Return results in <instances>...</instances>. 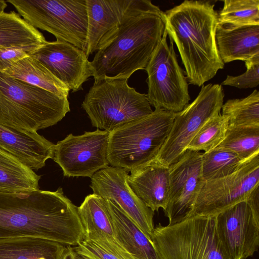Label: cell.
<instances>
[{"label": "cell", "instance_id": "1", "mask_svg": "<svg viewBox=\"0 0 259 259\" xmlns=\"http://www.w3.org/2000/svg\"><path fill=\"white\" fill-rule=\"evenodd\" d=\"M84 236L77 207L62 188L0 192V239L32 237L76 246Z\"/></svg>", "mask_w": 259, "mask_h": 259}, {"label": "cell", "instance_id": "2", "mask_svg": "<svg viewBox=\"0 0 259 259\" xmlns=\"http://www.w3.org/2000/svg\"><path fill=\"white\" fill-rule=\"evenodd\" d=\"M164 29V12L158 7L151 1L132 0L113 38L91 61L94 80L128 79L145 70Z\"/></svg>", "mask_w": 259, "mask_h": 259}, {"label": "cell", "instance_id": "3", "mask_svg": "<svg viewBox=\"0 0 259 259\" xmlns=\"http://www.w3.org/2000/svg\"><path fill=\"white\" fill-rule=\"evenodd\" d=\"M214 6L210 1L186 0L164 13L165 29L179 50L187 81L198 87L224 67L216 43L219 23Z\"/></svg>", "mask_w": 259, "mask_h": 259}, {"label": "cell", "instance_id": "4", "mask_svg": "<svg viewBox=\"0 0 259 259\" xmlns=\"http://www.w3.org/2000/svg\"><path fill=\"white\" fill-rule=\"evenodd\" d=\"M70 111L68 98L0 71V123L19 131L34 133L56 124Z\"/></svg>", "mask_w": 259, "mask_h": 259}, {"label": "cell", "instance_id": "5", "mask_svg": "<svg viewBox=\"0 0 259 259\" xmlns=\"http://www.w3.org/2000/svg\"><path fill=\"white\" fill-rule=\"evenodd\" d=\"M175 115L155 109L150 114L110 132L107 151L109 164L131 171L153 159L168 136Z\"/></svg>", "mask_w": 259, "mask_h": 259}, {"label": "cell", "instance_id": "6", "mask_svg": "<svg viewBox=\"0 0 259 259\" xmlns=\"http://www.w3.org/2000/svg\"><path fill=\"white\" fill-rule=\"evenodd\" d=\"M152 244L163 259H231L219 236L216 215L189 217L154 228Z\"/></svg>", "mask_w": 259, "mask_h": 259}, {"label": "cell", "instance_id": "7", "mask_svg": "<svg viewBox=\"0 0 259 259\" xmlns=\"http://www.w3.org/2000/svg\"><path fill=\"white\" fill-rule=\"evenodd\" d=\"M127 80H94L81 104L93 126L110 133L152 113L146 94L130 87Z\"/></svg>", "mask_w": 259, "mask_h": 259}, {"label": "cell", "instance_id": "8", "mask_svg": "<svg viewBox=\"0 0 259 259\" xmlns=\"http://www.w3.org/2000/svg\"><path fill=\"white\" fill-rule=\"evenodd\" d=\"M35 28L54 35L85 52L88 14L86 0H8Z\"/></svg>", "mask_w": 259, "mask_h": 259}, {"label": "cell", "instance_id": "9", "mask_svg": "<svg viewBox=\"0 0 259 259\" xmlns=\"http://www.w3.org/2000/svg\"><path fill=\"white\" fill-rule=\"evenodd\" d=\"M165 29L162 39L145 70L148 77L147 99L155 109L174 113L183 110L190 97L188 83L183 69L180 66L174 48V42L167 41Z\"/></svg>", "mask_w": 259, "mask_h": 259}, {"label": "cell", "instance_id": "10", "mask_svg": "<svg viewBox=\"0 0 259 259\" xmlns=\"http://www.w3.org/2000/svg\"><path fill=\"white\" fill-rule=\"evenodd\" d=\"M224 96L221 85H203L196 99L175 113L168 136L154 159L167 167L177 162L202 126L220 113Z\"/></svg>", "mask_w": 259, "mask_h": 259}, {"label": "cell", "instance_id": "11", "mask_svg": "<svg viewBox=\"0 0 259 259\" xmlns=\"http://www.w3.org/2000/svg\"><path fill=\"white\" fill-rule=\"evenodd\" d=\"M258 186L259 154H256L243 162L232 174L203 182L189 217L217 215L231 206L246 201Z\"/></svg>", "mask_w": 259, "mask_h": 259}, {"label": "cell", "instance_id": "12", "mask_svg": "<svg viewBox=\"0 0 259 259\" xmlns=\"http://www.w3.org/2000/svg\"><path fill=\"white\" fill-rule=\"evenodd\" d=\"M109 134L99 129L77 136L70 134L55 144L53 159L65 177L91 178L109 165L107 159Z\"/></svg>", "mask_w": 259, "mask_h": 259}, {"label": "cell", "instance_id": "13", "mask_svg": "<svg viewBox=\"0 0 259 259\" xmlns=\"http://www.w3.org/2000/svg\"><path fill=\"white\" fill-rule=\"evenodd\" d=\"M128 172L121 168L108 166L91 178L90 186L94 194L116 202L152 242L154 212L130 186Z\"/></svg>", "mask_w": 259, "mask_h": 259}, {"label": "cell", "instance_id": "14", "mask_svg": "<svg viewBox=\"0 0 259 259\" xmlns=\"http://www.w3.org/2000/svg\"><path fill=\"white\" fill-rule=\"evenodd\" d=\"M202 153L187 150L169 166L168 201L164 211L168 225L188 218L193 208L204 182L201 175Z\"/></svg>", "mask_w": 259, "mask_h": 259}, {"label": "cell", "instance_id": "15", "mask_svg": "<svg viewBox=\"0 0 259 259\" xmlns=\"http://www.w3.org/2000/svg\"><path fill=\"white\" fill-rule=\"evenodd\" d=\"M220 239L231 259H247L258 248L259 220L245 201L216 215Z\"/></svg>", "mask_w": 259, "mask_h": 259}, {"label": "cell", "instance_id": "16", "mask_svg": "<svg viewBox=\"0 0 259 259\" xmlns=\"http://www.w3.org/2000/svg\"><path fill=\"white\" fill-rule=\"evenodd\" d=\"M31 56L72 92L82 90L84 82L93 75L85 52L67 42L47 41Z\"/></svg>", "mask_w": 259, "mask_h": 259}, {"label": "cell", "instance_id": "17", "mask_svg": "<svg viewBox=\"0 0 259 259\" xmlns=\"http://www.w3.org/2000/svg\"><path fill=\"white\" fill-rule=\"evenodd\" d=\"M132 0H86L88 57L108 44L116 34Z\"/></svg>", "mask_w": 259, "mask_h": 259}, {"label": "cell", "instance_id": "18", "mask_svg": "<svg viewBox=\"0 0 259 259\" xmlns=\"http://www.w3.org/2000/svg\"><path fill=\"white\" fill-rule=\"evenodd\" d=\"M84 240L91 241L121 259H133L116 239L112 221L105 200L92 194L79 207Z\"/></svg>", "mask_w": 259, "mask_h": 259}, {"label": "cell", "instance_id": "19", "mask_svg": "<svg viewBox=\"0 0 259 259\" xmlns=\"http://www.w3.org/2000/svg\"><path fill=\"white\" fill-rule=\"evenodd\" d=\"M55 144L37 133L19 131L0 123V149L33 170L53 158Z\"/></svg>", "mask_w": 259, "mask_h": 259}, {"label": "cell", "instance_id": "20", "mask_svg": "<svg viewBox=\"0 0 259 259\" xmlns=\"http://www.w3.org/2000/svg\"><path fill=\"white\" fill-rule=\"evenodd\" d=\"M128 183L135 193L153 211L167 207L169 188V168L154 158L132 170Z\"/></svg>", "mask_w": 259, "mask_h": 259}, {"label": "cell", "instance_id": "21", "mask_svg": "<svg viewBox=\"0 0 259 259\" xmlns=\"http://www.w3.org/2000/svg\"><path fill=\"white\" fill-rule=\"evenodd\" d=\"M215 39L224 64L235 60L245 62L259 55V25L231 27L219 24Z\"/></svg>", "mask_w": 259, "mask_h": 259}, {"label": "cell", "instance_id": "22", "mask_svg": "<svg viewBox=\"0 0 259 259\" xmlns=\"http://www.w3.org/2000/svg\"><path fill=\"white\" fill-rule=\"evenodd\" d=\"M105 200L116 239L131 257L133 259H163L152 243L120 206L113 201Z\"/></svg>", "mask_w": 259, "mask_h": 259}, {"label": "cell", "instance_id": "23", "mask_svg": "<svg viewBox=\"0 0 259 259\" xmlns=\"http://www.w3.org/2000/svg\"><path fill=\"white\" fill-rule=\"evenodd\" d=\"M68 245L48 239L21 237L0 239V259H64Z\"/></svg>", "mask_w": 259, "mask_h": 259}, {"label": "cell", "instance_id": "24", "mask_svg": "<svg viewBox=\"0 0 259 259\" xmlns=\"http://www.w3.org/2000/svg\"><path fill=\"white\" fill-rule=\"evenodd\" d=\"M2 72L60 97H68V88L32 56L18 61Z\"/></svg>", "mask_w": 259, "mask_h": 259}, {"label": "cell", "instance_id": "25", "mask_svg": "<svg viewBox=\"0 0 259 259\" xmlns=\"http://www.w3.org/2000/svg\"><path fill=\"white\" fill-rule=\"evenodd\" d=\"M40 179L34 170L0 149V192L36 191Z\"/></svg>", "mask_w": 259, "mask_h": 259}, {"label": "cell", "instance_id": "26", "mask_svg": "<svg viewBox=\"0 0 259 259\" xmlns=\"http://www.w3.org/2000/svg\"><path fill=\"white\" fill-rule=\"evenodd\" d=\"M43 34L14 11L0 13V49L31 45H44Z\"/></svg>", "mask_w": 259, "mask_h": 259}, {"label": "cell", "instance_id": "27", "mask_svg": "<svg viewBox=\"0 0 259 259\" xmlns=\"http://www.w3.org/2000/svg\"><path fill=\"white\" fill-rule=\"evenodd\" d=\"M235 153L242 161L259 154V125H228L218 146Z\"/></svg>", "mask_w": 259, "mask_h": 259}, {"label": "cell", "instance_id": "28", "mask_svg": "<svg viewBox=\"0 0 259 259\" xmlns=\"http://www.w3.org/2000/svg\"><path fill=\"white\" fill-rule=\"evenodd\" d=\"M243 162L233 152L219 147L202 152V179L205 182L228 176L235 171Z\"/></svg>", "mask_w": 259, "mask_h": 259}, {"label": "cell", "instance_id": "29", "mask_svg": "<svg viewBox=\"0 0 259 259\" xmlns=\"http://www.w3.org/2000/svg\"><path fill=\"white\" fill-rule=\"evenodd\" d=\"M221 109L229 125H259V92L254 90L245 98L228 100Z\"/></svg>", "mask_w": 259, "mask_h": 259}, {"label": "cell", "instance_id": "30", "mask_svg": "<svg viewBox=\"0 0 259 259\" xmlns=\"http://www.w3.org/2000/svg\"><path fill=\"white\" fill-rule=\"evenodd\" d=\"M222 25L240 27L259 25V0H225L218 14Z\"/></svg>", "mask_w": 259, "mask_h": 259}, {"label": "cell", "instance_id": "31", "mask_svg": "<svg viewBox=\"0 0 259 259\" xmlns=\"http://www.w3.org/2000/svg\"><path fill=\"white\" fill-rule=\"evenodd\" d=\"M228 125V120L223 115H214L195 135L187 150L205 152L218 147L224 139Z\"/></svg>", "mask_w": 259, "mask_h": 259}, {"label": "cell", "instance_id": "32", "mask_svg": "<svg viewBox=\"0 0 259 259\" xmlns=\"http://www.w3.org/2000/svg\"><path fill=\"white\" fill-rule=\"evenodd\" d=\"M246 71L238 76L227 75L222 84L240 89L253 88L259 84V55L245 61Z\"/></svg>", "mask_w": 259, "mask_h": 259}, {"label": "cell", "instance_id": "33", "mask_svg": "<svg viewBox=\"0 0 259 259\" xmlns=\"http://www.w3.org/2000/svg\"><path fill=\"white\" fill-rule=\"evenodd\" d=\"M44 45L20 46L0 49V71L3 72L18 61L32 55Z\"/></svg>", "mask_w": 259, "mask_h": 259}, {"label": "cell", "instance_id": "34", "mask_svg": "<svg viewBox=\"0 0 259 259\" xmlns=\"http://www.w3.org/2000/svg\"><path fill=\"white\" fill-rule=\"evenodd\" d=\"M73 248L77 253L90 259H121L90 240L83 239Z\"/></svg>", "mask_w": 259, "mask_h": 259}, {"label": "cell", "instance_id": "35", "mask_svg": "<svg viewBox=\"0 0 259 259\" xmlns=\"http://www.w3.org/2000/svg\"><path fill=\"white\" fill-rule=\"evenodd\" d=\"M251 209L254 217L259 220V187H255L245 201Z\"/></svg>", "mask_w": 259, "mask_h": 259}, {"label": "cell", "instance_id": "36", "mask_svg": "<svg viewBox=\"0 0 259 259\" xmlns=\"http://www.w3.org/2000/svg\"><path fill=\"white\" fill-rule=\"evenodd\" d=\"M64 259H84L82 256L77 253L73 248L68 245L67 250Z\"/></svg>", "mask_w": 259, "mask_h": 259}, {"label": "cell", "instance_id": "37", "mask_svg": "<svg viewBox=\"0 0 259 259\" xmlns=\"http://www.w3.org/2000/svg\"><path fill=\"white\" fill-rule=\"evenodd\" d=\"M7 7L6 1L0 0V13L4 12V10Z\"/></svg>", "mask_w": 259, "mask_h": 259}, {"label": "cell", "instance_id": "38", "mask_svg": "<svg viewBox=\"0 0 259 259\" xmlns=\"http://www.w3.org/2000/svg\"><path fill=\"white\" fill-rule=\"evenodd\" d=\"M82 257H83V258L84 259H90V258H87V257H84V256H82Z\"/></svg>", "mask_w": 259, "mask_h": 259}]
</instances>
